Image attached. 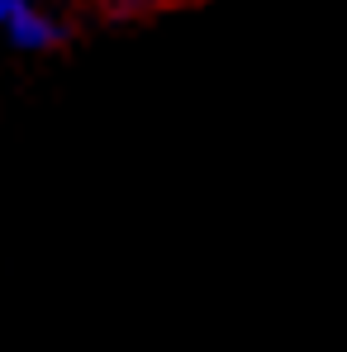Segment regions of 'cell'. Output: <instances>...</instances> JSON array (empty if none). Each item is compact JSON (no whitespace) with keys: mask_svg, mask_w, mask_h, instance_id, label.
<instances>
[{"mask_svg":"<svg viewBox=\"0 0 347 352\" xmlns=\"http://www.w3.org/2000/svg\"><path fill=\"white\" fill-rule=\"evenodd\" d=\"M0 34L24 53H43L58 43V24L34 0H0Z\"/></svg>","mask_w":347,"mask_h":352,"instance_id":"6da1fadb","label":"cell"},{"mask_svg":"<svg viewBox=\"0 0 347 352\" xmlns=\"http://www.w3.org/2000/svg\"><path fill=\"white\" fill-rule=\"evenodd\" d=\"M115 10H124V14H143V10H157V5H167V0H110Z\"/></svg>","mask_w":347,"mask_h":352,"instance_id":"7a4b0ae2","label":"cell"}]
</instances>
